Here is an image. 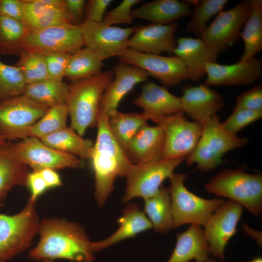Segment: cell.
<instances>
[{"mask_svg":"<svg viewBox=\"0 0 262 262\" xmlns=\"http://www.w3.org/2000/svg\"><path fill=\"white\" fill-rule=\"evenodd\" d=\"M102 61L90 49L82 48L70 54L65 77L74 82L97 75L101 72Z\"/></svg>","mask_w":262,"mask_h":262,"instance_id":"obj_33","label":"cell"},{"mask_svg":"<svg viewBox=\"0 0 262 262\" xmlns=\"http://www.w3.org/2000/svg\"><path fill=\"white\" fill-rule=\"evenodd\" d=\"M184 114L150 117L164 131L162 159H185L195 149L202 132V126L189 121Z\"/></svg>","mask_w":262,"mask_h":262,"instance_id":"obj_8","label":"cell"},{"mask_svg":"<svg viewBox=\"0 0 262 262\" xmlns=\"http://www.w3.org/2000/svg\"><path fill=\"white\" fill-rule=\"evenodd\" d=\"M7 141H8L4 136L0 134V148L4 146Z\"/></svg>","mask_w":262,"mask_h":262,"instance_id":"obj_51","label":"cell"},{"mask_svg":"<svg viewBox=\"0 0 262 262\" xmlns=\"http://www.w3.org/2000/svg\"><path fill=\"white\" fill-rule=\"evenodd\" d=\"M114 77L112 70L101 71L68 85L66 104L70 117V128L80 136L87 128L97 126L101 98Z\"/></svg>","mask_w":262,"mask_h":262,"instance_id":"obj_3","label":"cell"},{"mask_svg":"<svg viewBox=\"0 0 262 262\" xmlns=\"http://www.w3.org/2000/svg\"><path fill=\"white\" fill-rule=\"evenodd\" d=\"M247 142V138L227 131L215 115L202 126V134L196 146L185 160L188 165L196 164L198 170L209 171L223 163L222 157L226 153L241 147Z\"/></svg>","mask_w":262,"mask_h":262,"instance_id":"obj_5","label":"cell"},{"mask_svg":"<svg viewBox=\"0 0 262 262\" xmlns=\"http://www.w3.org/2000/svg\"><path fill=\"white\" fill-rule=\"evenodd\" d=\"M96 141L90 152L95 180V197L103 206L114 189L117 177H126L133 164L111 133L107 118L98 116Z\"/></svg>","mask_w":262,"mask_h":262,"instance_id":"obj_2","label":"cell"},{"mask_svg":"<svg viewBox=\"0 0 262 262\" xmlns=\"http://www.w3.org/2000/svg\"><path fill=\"white\" fill-rule=\"evenodd\" d=\"M262 117V111H252L235 107L229 117L221 124L227 131L237 135L243 128Z\"/></svg>","mask_w":262,"mask_h":262,"instance_id":"obj_40","label":"cell"},{"mask_svg":"<svg viewBox=\"0 0 262 262\" xmlns=\"http://www.w3.org/2000/svg\"><path fill=\"white\" fill-rule=\"evenodd\" d=\"M29 32L72 24L66 9L53 8L40 16L24 22Z\"/></svg>","mask_w":262,"mask_h":262,"instance_id":"obj_39","label":"cell"},{"mask_svg":"<svg viewBox=\"0 0 262 262\" xmlns=\"http://www.w3.org/2000/svg\"><path fill=\"white\" fill-rule=\"evenodd\" d=\"M0 15L21 22L24 20L23 0H0Z\"/></svg>","mask_w":262,"mask_h":262,"instance_id":"obj_45","label":"cell"},{"mask_svg":"<svg viewBox=\"0 0 262 262\" xmlns=\"http://www.w3.org/2000/svg\"><path fill=\"white\" fill-rule=\"evenodd\" d=\"M179 24H150L137 26L128 42L129 49L139 52L160 54H173L177 43L175 33Z\"/></svg>","mask_w":262,"mask_h":262,"instance_id":"obj_19","label":"cell"},{"mask_svg":"<svg viewBox=\"0 0 262 262\" xmlns=\"http://www.w3.org/2000/svg\"><path fill=\"white\" fill-rule=\"evenodd\" d=\"M210 254L201 226L191 224L185 231L177 234V243L167 262H202Z\"/></svg>","mask_w":262,"mask_h":262,"instance_id":"obj_25","label":"cell"},{"mask_svg":"<svg viewBox=\"0 0 262 262\" xmlns=\"http://www.w3.org/2000/svg\"><path fill=\"white\" fill-rule=\"evenodd\" d=\"M42 262H54V261H51V260H44L42 261Z\"/></svg>","mask_w":262,"mask_h":262,"instance_id":"obj_54","label":"cell"},{"mask_svg":"<svg viewBox=\"0 0 262 262\" xmlns=\"http://www.w3.org/2000/svg\"><path fill=\"white\" fill-rule=\"evenodd\" d=\"M40 140L44 144L57 150L89 159L94 143L92 140L82 138L73 129L67 127Z\"/></svg>","mask_w":262,"mask_h":262,"instance_id":"obj_29","label":"cell"},{"mask_svg":"<svg viewBox=\"0 0 262 262\" xmlns=\"http://www.w3.org/2000/svg\"><path fill=\"white\" fill-rule=\"evenodd\" d=\"M7 146L18 161L33 169V171L49 168L53 170L82 166L77 156L54 149L36 138L28 137L17 143L8 141Z\"/></svg>","mask_w":262,"mask_h":262,"instance_id":"obj_10","label":"cell"},{"mask_svg":"<svg viewBox=\"0 0 262 262\" xmlns=\"http://www.w3.org/2000/svg\"><path fill=\"white\" fill-rule=\"evenodd\" d=\"M243 212L242 205L229 199L213 213L203 226L210 254L215 257L224 259L225 248L236 232Z\"/></svg>","mask_w":262,"mask_h":262,"instance_id":"obj_16","label":"cell"},{"mask_svg":"<svg viewBox=\"0 0 262 262\" xmlns=\"http://www.w3.org/2000/svg\"><path fill=\"white\" fill-rule=\"evenodd\" d=\"M205 190L226 197L246 208L255 216L262 213V174H249L243 168L226 169L213 177Z\"/></svg>","mask_w":262,"mask_h":262,"instance_id":"obj_4","label":"cell"},{"mask_svg":"<svg viewBox=\"0 0 262 262\" xmlns=\"http://www.w3.org/2000/svg\"><path fill=\"white\" fill-rule=\"evenodd\" d=\"M147 120L142 113H122L118 110L107 118L111 133L124 150L138 131L147 124Z\"/></svg>","mask_w":262,"mask_h":262,"instance_id":"obj_31","label":"cell"},{"mask_svg":"<svg viewBox=\"0 0 262 262\" xmlns=\"http://www.w3.org/2000/svg\"><path fill=\"white\" fill-rule=\"evenodd\" d=\"M19 56L20 58L15 66L20 70L27 84L50 79L44 55L24 50Z\"/></svg>","mask_w":262,"mask_h":262,"instance_id":"obj_36","label":"cell"},{"mask_svg":"<svg viewBox=\"0 0 262 262\" xmlns=\"http://www.w3.org/2000/svg\"><path fill=\"white\" fill-rule=\"evenodd\" d=\"M35 204L29 198L18 213L12 215L0 213V262H8L23 252L38 234L40 221Z\"/></svg>","mask_w":262,"mask_h":262,"instance_id":"obj_6","label":"cell"},{"mask_svg":"<svg viewBox=\"0 0 262 262\" xmlns=\"http://www.w3.org/2000/svg\"><path fill=\"white\" fill-rule=\"evenodd\" d=\"M176 43L173 54L182 60L188 79L193 82L206 76V63L217 62L218 54L211 50L200 38L181 37L176 40Z\"/></svg>","mask_w":262,"mask_h":262,"instance_id":"obj_21","label":"cell"},{"mask_svg":"<svg viewBox=\"0 0 262 262\" xmlns=\"http://www.w3.org/2000/svg\"><path fill=\"white\" fill-rule=\"evenodd\" d=\"M208 86L247 85L258 81L262 75L261 59L253 57L231 65L208 63L205 65Z\"/></svg>","mask_w":262,"mask_h":262,"instance_id":"obj_18","label":"cell"},{"mask_svg":"<svg viewBox=\"0 0 262 262\" xmlns=\"http://www.w3.org/2000/svg\"><path fill=\"white\" fill-rule=\"evenodd\" d=\"M27 83L19 68L0 60V100L24 94Z\"/></svg>","mask_w":262,"mask_h":262,"instance_id":"obj_38","label":"cell"},{"mask_svg":"<svg viewBox=\"0 0 262 262\" xmlns=\"http://www.w3.org/2000/svg\"><path fill=\"white\" fill-rule=\"evenodd\" d=\"M26 186L31 192L29 199L36 201L37 198L49 189L39 171L30 172L28 176Z\"/></svg>","mask_w":262,"mask_h":262,"instance_id":"obj_47","label":"cell"},{"mask_svg":"<svg viewBox=\"0 0 262 262\" xmlns=\"http://www.w3.org/2000/svg\"><path fill=\"white\" fill-rule=\"evenodd\" d=\"M24 3V20L33 19L53 7L48 4L45 0H23Z\"/></svg>","mask_w":262,"mask_h":262,"instance_id":"obj_48","label":"cell"},{"mask_svg":"<svg viewBox=\"0 0 262 262\" xmlns=\"http://www.w3.org/2000/svg\"><path fill=\"white\" fill-rule=\"evenodd\" d=\"M169 179L173 229L187 224L204 226L225 202L222 198L205 199L189 191L184 184V174L174 172Z\"/></svg>","mask_w":262,"mask_h":262,"instance_id":"obj_7","label":"cell"},{"mask_svg":"<svg viewBox=\"0 0 262 262\" xmlns=\"http://www.w3.org/2000/svg\"><path fill=\"white\" fill-rule=\"evenodd\" d=\"M119 59L144 69L164 86H175L189 79L184 63L176 55L164 56L128 49Z\"/></svg>","mask_w":262,"mask_h":262,"instance_id":"obj_15","label":"cell"},{"mask_svg":"<svg viewBox=\"0 0 262 262\" xmlns=\"http://www.w3.org/2000/svg\"><path fill=\"white\" fill-rule=\"evenodd\" d=\"M222 262L216 261H214V260H213L212 259H210L208 258V259H207L206 260H205V261H204V262Z\"/></svg>","mask_w":262,"mask_h":262,"instance_id":"obj_53","label":"cell"},{"mask_svg":"<svg viewBox=\"0 0 262 262\" xmlns=\"http://www.w3.org/2000/svg\"><path fill=\"white\" fill-rule=\"evenodd\" d=\"M144 199V213L154 230L165 234L173 229L169 188L162 185L154 195Z\"/></svg>","mask_w":262,"mask_h":262,"instance_id":"obj_28","label":"cell"},{"mask_svg":"<svg viewBox=\"0 0 262 262\" xmlns=\"http://www.w3.org/2000/svg\"><path fill=\"white\" fill-rule=\"evenodd\" d=\"M251 9L250 0H245L230 9L222 11L200 33V38L217 54L227 50L240 38Z\"/></svg>","mask_w":262,"mask_h":262,"instance_id":"obj_12","label":"cell"},{"mask_svg":"<svg viewBox=\"0 0 262 262\" xmlns=\"http://www.w3.org/2000/svg\"><path fill=\"white\" fill-rule=\"evenodd\" d=\"M251 12L241 32L244 49L239 61L252 59L262 50V0H250Z\"/></svg>","mask_w":262,"mask_h":262,"instance_id":"obj_30","label":"cell"},{"mask_svg":"<svg viewBox=\"0 0 262 262\" xmlns=\"http://www.w3.org/2000/svg\"><path fill=\"white\" fill-rule=\"evenodd\" d=\"M69 85L63 82L47 79L27 84L24 95L35 102L48 108L66 103Z\"/></svg>","mask_w":262,"mask_h":262,"instance_id":"obj_32","label":"cell"},{"mask_svg":"<svg viewBox=\"0 0 262 262\" xmlns=\"http://www.w3.org/2000/svg\"><path fill=\"white\" fill-rule=\"evenodd\" d=\"M39 241L28 254L29 259L42 262L55 259L71 262H93L94 251L84 229L64 218H45L40 222Z\"/></svg>","mask_w":262,"mask_h":262,"instance_id":"obj_1","label":"cell"},{"mask_svg":"<svg viewBox=\"0 0 262 262\" xmlns=\"http://www.w3.org/2000/svg\"><path fill=\"white\" fill-rule=\"evenodd\" d=\"M235 108L262 111V84H258L238 96Z\"/></svg>","mask_w":262,"mask_h":262,"instance_id":"obj_43","label":"cell"},{"mask_svg":"<svg viewBox=\"0 0 262 262\" xmlns=\"http://www.w3.org/2000/svg\"><path fill=\"white\" fill-rule=\"evenodd\" d=\"M164 134L158 125L143 126L128 144L125 151L132 164L161 159Z\"/></svg>","mask_w":262,"mask_h":262,"instance_id":"obj_23","label":"cell"},{"mask_svg":"<svg viewBox=\"0 0 262 262\" xmlns=\"http://www.w3.org/2000/svg\"><path fill=\"white\" fill-rule=\"evenodd\" d=\"M79 27L84 45L103 61L122 56L129 49V40L137 28V26L120 28L89 20L84 21Z\"/></svg>","mask_w":262,"mask_h":262,"instance_id":"obj_13","label":"cell"},{"mask_svg":"<svg viewBox=\"0 0 262 262\" xmlns=\"http://www.w3.org/2000/svg\"><path fill=\"white\" fill-rule=\"evenodd\" d=\"M147 120L150 117L184 114L180 97L171 94L165 86L149 82L142 86L141 93L133 100Z\"/></svg>","mask_w":262,"mask_h":262,"instance_id":"obj_22","label":"cell"},{"mask_svg":"<svg viewBox=\"0 0 262 262\" xmlns=\"http://www.w3.org/2000/svg\"><path fill=\"white\" fill-rule=\"evenodd\" d=\"M141 1L123 0L117 7L105 13L102 22L111 26L118 24H131L134 19L131 14L132 8Z\"/></svg>","mask_w":262,"mask_h":262,"instance_id":"obj_41","label":"cell"},{"mask_svg":"<svg viewBox=\"0 0 262 262\" xmlns=\"http://www.w3.org/2000/svg\"><path fill=\"white\" fill-rule=\"evenodd\" d=\"M7 143L0 148V205L13 187L26 186L30 173L29 167L12 154Z\"/></svg>","mask_w":262,"mask_h":262,"instance_id":"obj_27","label":"cell"},{"mask_svg":"<svg viewBox=\"0 0 262 262\" xmlns=\"http://www.w3.org/2000/svg\"><path fill=\"white\" fill-rule=\"evenodd\" d=\"M112 2L111 0H90L86 2L84 21L102 22L106 10Z\"/></svg>","mask_w":262,"mask_h":262,"instance_id":"obj_44","label":"cell"},{"mask_svg":"<svg viewBox=\"0 0 262 262\" xmlns=\"http://www.w3.org/2000/svg\"><path fill=\"white\" fill-rule=\"evenodd\" d=\"M248 262H262V257L258 256L252 259Z\"/></svg>","mask_w":262,"mask_h":262,"instance_id":"obj_52","label":"cell"},{"mask_svg":"<svg viewBox=\"0 0 262 262\" xmlns=\"http://www.w3.org/2000/svg\"><path fill=\"white\" fill-rule=\"evenodd\" d=\"M181 93L180 98L183 112L202 126L224 106L222 96L205 83L185 85Z\"/></svg>","mask_w":262,"mask_h":262,"instance_id":"obj_20","label":"cell"},{"mask_svg":"<svg viewBox=\"0 0 262 262\" xmlns=\"http://www.w3.org/2000/svg\"><path fill=\"white\" fill-rule=\"evenodd\" d=\"M229 1L228 0H201L192 12V17L186 25V31L199 36L207 27L208 21L223 11Z\"/></svg>","mask_w":262,"mask_h":262,"instance_id":"obj_37","label":"cell"},{"mask_svg":"<svg viewBox=\"0 0 262 262\" xmlns=\"http://www.w3.org/2000/svg\"><path fill=\"white\" fill-rule=\"evenodd\" d=\"M28 32L24 22L0 15V53L20 55Z\"/></svg>","mask_w":262,"mask_h":262,"instance_id":"obj_34","label":"cell"},{"mask_svg":"<svg viewBox=\"0 0 262 262\" xmlns=\"http://www.w3.org/2000/svg\"><path fill=\"white\" fill-rule=\"evenodd\" d=\"M22 45L25 51L43 55L71 54L84 46L79 26L72 24L30 31Z\"/></svg>","mask_w":262,"mask_h":262,"instance_id":"obj_14","label":"cell"},{"mask_svg":"<svg viewBox=\"0 0 262 262\" xmlns=\"http://www.w3.org/2000/svg\"><path fill=\"white\" fill-rule=\"evenodd\" d=\"M192 12L190 6L183 1L155 0L132 9L131 14L133 19H144L153 24H167L191 16Z\"/></svg>","mask_w":262,"mask_h":262,"instance_id":"obj_26","label":"cell"},{"mask_svg":"<svg viewBox=\"0 0 262 262\" xmlns=\"http://www.w3.org/2000/svg\"><path fill=\"white\" fill-rule=\"evenodd\" d=\"M65 9L72 24L79 26L84 21L86 1L85 0H64Z\"/></svg>","mask_w":262,"mask_h":262,"instance_id":"obj_46","label":"cell"},{"mask_svg":"<svg viewBox=\"0 0 262 262\" xmlns=\"http://www.w3.org/2000/svg\"><path fill=\"white\" fill-rule=\"evenodd\" d=\"M243 229L246 232V233L253 237L255 240H256V243L260 246H262V233L259 231H256L247 225L246 224L243 225Z\"/></svg>","mask_w":262,"mask_h":262,"instance_id":"obj_50","label":"cell"},{"mask_svg":"<svg viewBox=\"0 0 262 262\" xmlns=\"http://www.w3.org/2000/svg\"><path fill=\"white\" fill-rule=\"evenodd\" d=\"M185 160L183 158L160 159L158 161L133 164L126 178V187L123 202L135 197L143 199L154 195L174 169Z\"/></svg>","mask_w":262,"mask_h":262,"instance_id":"obj_11","label":"cell"},{"mask_svg":"<svg viewBox=\"0 0 262 262\" xmlns=\"http://www.w3.org/2000/svg\"><path fill=\"white\" fill-rule=\"evenodd\" d=\"M49 108L24 94L0 100V134L8 141L28 137L31 127Z\"/></svg>","mask_w":262,"mask_h":262,"instance_id":"obj_9","label":"cell"},{"mask_svg":"<svg viewBox=\"0 0 262 262\" xmlns=\"http://www.w3.org/2000/svg\"><path fill=\"white\" fill-rule=\"evenodd\" d=\"M70 54L51 53L44 55L48 73L50 79L62 81Z\"/></svg>","mask_w":262,"mask_h":262,"instance_id":"obj_42","label":"cell"},{"mask_svg":"<svg viewBox=\"0 0 262 262\" xmlns=\"http://www.w3.org/2000/svg\"><path fill=\"white\" fill-rule=\"evenodd\" d=\"M114 77L101 98L98 115L108 118L117 110L122 98L138 83L147 81L144 69L120 61L113 66Z\"/></svg>","mask_w":262,"mask_h":262,"instance_id":"obj_17","label":"cell"},{"mask_svg":"<svg viewBox=\"0 0 262 262\" xmlns=\"http://www.w3.org/2000/svg\"><path fill=\"white\" fill-rule=\"evenodd\" d=\"M122 212V215L117 220L119 227L112 235L104 240L92 242L95 253L152 228L149 220L138 204H129Z\"/></svg>","mask_w":262,"mask_h":262,"instance_id":"obj_24","label":"cell"},{"mask_svg":"<svg viewBox=\"0 0 262 262\" xmlns=\"http://www.w3.org/2000/svg\"><path fill=\"white\" fill-rule=\"evenodd\" d=\"M39 171L49 188L58 187L62 185L61 178L55 170L46 168Z\"/></svg>","mask_w":262,"mask_h":262,"instance_id":"obj_49","label":"cell"},{"mask_svg":"<svg viewBox=\"0 0 262 262\" xmlns=\"http://www.w3.org/2000/svg\"><path fill=\"white\" fill-rule=\"evenodd\" d=\"M68 115L66 103L49 107L45 114L30 129L28 137L39 139L67 127Z\"/></svg>","mask_w":262,"mask_h":262,"instance_id":"obj_35","label":"cell"}]
</instances>
